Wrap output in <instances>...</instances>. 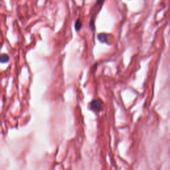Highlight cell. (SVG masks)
Instances as JSON below:
<instances>
[{
	"mask_svg": "<svg viewBox=\"0 0 170 170\" xmlns=\"http://www.w3.org/2000/svg\"><path fill=\"white\" fill-rule=\"evenodd\" d=\"M102 102L101 99H94L90 103V109L94 112H100L102 109Z\"/></svg>",
	"mask_w": 170,
	"mask_h": 170,
	"instance_id": "6da1fadb",
	"label": "cell"
},
{
	"mask_svg": "<svg viewBox=\"0 0 170 170\" xmlns=\"http://www.w3.org/2000/svg\"><path fill=\"white\" fill-rule=\"evenodd\" d=\"M97 39L102 43H108V35L105 33H99V35H97Z\"/></svg>",
	"mask_w": 170,
	"mask_h": 170,
	"instance_id": "7a4b0ae2",
	"label": "cell"
},
{
	"mask_svg": "<svg viewBox=\"0 0 170 170\" xmlns=\"http://www.w3.org/2000/svg\"><path fill=\"white\" fill-rule=\"evenodd\" d=\"M81 28H82V21L80 19H77L74 23V29L76 31H80Z\"/></svg>",
	"mask_w": 170,
	"mask_h": 170,
	"instance_id": "3957f363",
	"label": "cell"
},
{
	"mask_svg": "<svg viewBox=\"0 0 170 170\" xmlns=\"http://www.w3.org/2000/svg\"><path fill=\"white\" fill-rule=\"evenodd\" d=\"M9 61V57L7 54H2L0 57V61L1 63H7Z\"/></svg>",
	"mask_w": 170,
	"mask_h": 170,
	"instance_id": "277c9868",
	"label": "cell"
},
{
	"mask_svg": "<svg viewBox=\"0 0 170 170\" xmlns=\"http://www.w3.org/2000/svg\"><path fill=\"white\" fill-rule=\"evenodd\" d=\"M104 1V0H96V6H99L100 8H102V6L103 3Z\"/></svg>",
	"mask_w": 170,
	"mask_h": 170,
	"instance_id": "5b68a950",
	"label": "cell"
}]
</instances>
